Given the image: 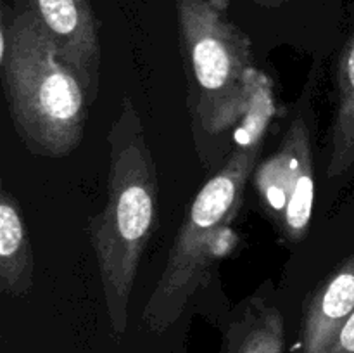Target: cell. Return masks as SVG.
<instances>
[{
    "mask_svg": "<svg viewBox=\"0 0 354 353\" xmlns=\"http://www.w3.org/2000/svg\"><path fill=\"white\" fill-rule=\"evenodd\" d=\"M272 93L268 78L254 69L251 104L237 128V145L194 197L173 241L161 279L149 298L144 317L154 329H166L178 318L221 256V242L241 210L244 189L254 173L275 114Z\"/></svg>",
    "mask_w": 354,
    "mask_h": 353,
    "instance_id": "6da1fadb",
    "label": "cell"
},
{
    "mask_svg": "<svg viewBox=\"0 0 354 353\" xmlns=\"http://www.w3.org/2000/svg\"><path fill=\"white\" fill-rule=\"evenodd\" d=\"M107 142V203L99 215L90 218L88 235L111 324L114 331L123 332L142 253L156 227L159 190L154 158L130 97L121 100Z\"/></svg>",
    "mask_w": 354,
    "mask_h": 353,
    "instance_id": "7a4b0ae2",
    "label": "cell"
},
{
    "mask_svg": "<svg viewBox=\"0 0 354 353\" xmlns=\"http://www.w3.org/2000/svg\"><path fill=\"white\" fill-rule=\"evenodd\" d=\"M2 87L10 120L28 151L62 158L83 138L85 89L30 12L2 23Z\"/></svg>",
    "mask_w": 354,
    "mask_h": 353,
    "instance_id": "3957f363",
    "label": "cell"
},
{
    "mask_svg": "<svg viewBox=\"0 0 354 353\" xmlns=\"http://www.w3.org/2000/svg\"><path fill=\"white\" fill-rule=\"evenodd\" d=\"M180 31L194 127L223 135L242 123L251 104L249 40L204 0H182Z\"/></svg>",
    "mask_w": 354,
    "mask_h": 353,
    "instance_id": "277c9868",
    "label": "cell"
},
{
    "mask_svg": "<svg viewBox=\"0 0 354 353\" xmlns=\"http://www.w3.org/2000/svg\"><path fill=\"white\" fill-rule=\"evenodd\" d=\"M266 217L287 242L303 241L315 204L313 144L304 111H297L279 149L258 163L252 173Z\"/></svg>",
    "mask_w": 354,
    "mask_h": 353,
    "instance_id": "5b68a950",
    "label": "cell"
},
{
    "mask_svg": "<svg viewBox=\"0 0 354 353\" xmlns=\"http://www.w3.org/2000/svg\"><path fill=\"white\" fill-rule=\"evenodd\" d=\"M28 12L76 73L92 107L100 90V44L85 0H35Z\"/></svg>",
    "mask_w": 354,
    "mask_h": 353,
    "instance_id": "8992f818",
    "label": "cell"
},
{
    "mask_svg": "<svg viewBox=\"0 0 354 353\" xmlns=\"http://www.w3.org/2000/svg\"><path fill=\"white\" fill-rule=\"evenodd\" d=\"M354 311V251L308 296L301 324V353H328Z\"/></svg>",
    "mask_w": 354,
    "mask_h": 353,
    "instance_id": "52a82bcc",
    "label": "cell"
},
{
    "mask_svg": "<svg viewBox=\"0 0 354 353\" xmlns=\"http://www.w3.org/2000/svg\"><path fill=\"white\" fill-rule=\"evenodd\" d=\"M33 249L16 197L0 192V291L24 296L33 287Z\"/></svg>",
    "mask_w": 354,
    "mask_h": 353,
    "instance_id": "ba28073f",
    "label": "cell"
},
{
    "mask_svg": "<svg viewBox=\"0 0 354 353\" xmlns=\"http://www.w3.org/2000/svg\"><path fill=\"white\" fill-rule=\"evenodd\" d=\"M354 170V31L337 62V109L330 132V156L325 175L342 179Z\"/></svg>",
    "mask_w": 354,
    "mask_h": 353,
    "instance_id": "9c48e42d",
    "label": "cell"
},
{
    "mask_svg": "<svg viewBox=\"0 0 354 353\" xmlns=\"http://www.w3.org/2000/svg\"><path fill=\"white\" fill-rule=\"evenodd\" d=\"M225 353H283V318L277 307L254 296L232 320Z\"/></svg>",
    "mask_w": 354,
    "mask_h": 353,
    "instance_id": "30bf717a",
    "label": "cell"
}]
</instances>
